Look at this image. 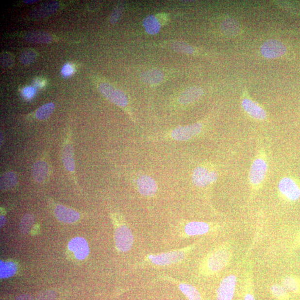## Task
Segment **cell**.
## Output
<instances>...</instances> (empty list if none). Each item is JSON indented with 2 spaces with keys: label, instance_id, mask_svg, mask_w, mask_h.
I'll return each instance as SVG.
<instances>
[{
  "label": "cell",
  "instance_id": "7402d4cb",
  "mask_svg": "<svg viewBox=\"0 0 300 300\" xmlns=\"http://www.w3.org/2000/svg\"><path fill=\"white\" fill-rule=\"evenodd\" d=\"M62 158L64 166L67 170L70 172L74 171L75 170L74 151L71 145L67 144L64 146Z\"/></svg>",
  "mask_w": 300,
  "mask_h": 300
},
{
  "label": "cell",
  "instance_id": "836d02e7",
  "mask_svg": "<svg viewBox=\"0 0 300 300\" xmlns=\"http://www.w3.org/2000/svg\"><path fill=\"white\" fill-rule=\"evenodd\" d=\"M1 65L5 68H10L13 66L14 59L12 55L8 52H3L1 55Z\"/></svg>",
  "mask_w": 300,
  "mask_h": 300
},
{
  "label": "cell",
  "instance_id": "b9f144b4",
  "mask_svg": "<svg viewBox=\"0 0 300 300\" xmlns=\"http://www.w3.org/2000/svg\"><path fill=\"white\" fill-rule=\"evenodd\" d=\"M38 1H39L38 0H25L24 2L26 3H33Z\"/></svg>",
  "mask_w": 300,
  "mask_h": 300
},
{
  "label": "cell",
  "instance_id": "f546056e",
  "mask_svg": "<svg viewBox=\"0 0 300 300\" xmlns=\"http://www.w3.org/2000/svg\"><path fill=\"white\" fill-rule=\"evenodd\" d=\"M271 294L273 297L279 300H284L288 298V292L283 284L275 283L270 288Z\"/></svg>",
  "mask_w": 300,
  "mask_h": 300
},
{
  "label": "cell",
  "instance_id": "d590c367",
  "mask_svg": "<svg viewBox=\"0 0 300 300\" xmlns=\"http://www.w3.org/2000/svg\"><path fill=\"white\" fill-rule=\"evenodd\" d=\"M122 13V7H118L117 8L115 9L113 11V13L111 15V17L110 18V22L111 24H115V23H117L118 20V19L120 18L121 15Z\"/></svg>",
  "mask_w": 300,
  "mask_h": 300
},
{
  "label": "cell",
  "instance_id": "ab89813d",
  "mask_svg": "<svg viewBox=\"0 0 300 300\" xmlns=\"http://www.w3.org/2000/svg\"><path fill=\"white\" fill-rule=\"evenodd\" d=\"M294 245L295 247H299V246H300V232L299 233L298 235L296 238L294 242Z\"/></svg>",
  "mask_w": 300,
  "mask_h": 300
},
{
  "label": "cell",
  "instance_id": "8992f818",
  "mask_svg": "<svg viewBox=\"0 0 300 300\" xmlns=\"http://www.w3.org/2000/svg\"><path fill=\"white\" fill-rule=\"evenodd\" d=\"M220 226L202 221H192L184 226V232L188 237L204 235L217 230Z\"/></svg>",
  "mask_w": 300,
  "mask_h": 300
},
{
  "label": "cell",
  "instance_id": "83f0119b",
  "mask_svg": "<svg viewBox=\"0 0 300 300\" xmlns=\"http://www.w3.org/2000/svg\"><path fill=\"white\" fill-rule=\"evenodd\" d=\"M55 105L53 103H48L42 106L36 113V117L39 120H45L49 118L55 110Z\"/></svg>",
  "mask_w": 300,
  "mask_h": 300
},
{
  "label": "cell",
  "instance_id": "6da1fadb",
  "mask_svg": "<svg viewBox=\"0 0 300 300\" xmlns=\"http://www.w3.org/2000/svg\"><path fill=\"white\" fill-rule=\"evenodd\" d=\"M233 256V248L229 242L218 245L207 253L200 263V275L213 276L221 272L230 265Z\"/></svg>",
  "mask_w": 300,
  "mask_h": 300
},
{
  "label": "cell",
  "instance_id": "8d00e7d4",
  "mask_svg": "<svg viewBox=\"0 0 300 300\" xmlns=\"http://www.w3.org/2000/svg\"><path fill=\"white\" fill-rule=\"evenodd\" d=\"M73 72H74V68L70 64L65 65L62 69V71H61V72L65 76L71 75Z\"/></svg>",
  "mask_w": 300,
  "mask_h": 300
},
{
  "label": "cell",
  "instance_id": "cb8c5ba5",
  "mask_svg": "<svg viewBox=\"0 0 300 300\" xmlns=\"http://www.w3.org/2000/svg\"><path fill=\"white\" fill-rule=\"evenodd\" d=\"M17 183V177L14 172H9L1 176L0 180V188L1 190L6 191L11 190Z\"/></svg>",
  "mask_w": 300,
  "mask_h": 300
},
{
  "label": "cell",
  "instance_id": "5b68a950",
  "mask_svg": "<svg viewBox=\"0 0 300 300\" xmlns=\"http://www.w3.org/2000/svg\"><path fill=\"white\" fill-rule=\"evenodd\" d=\"M99 89L101 93L111 102L119 106L124 107L128 104V100L124 92L117 89L110 84L102 83Z\"/></svg>",
  "mask_w": 300,
  "mask_h": 300
},
{
  "label": "cell",
  "instance_id": "ac0fdd59",
  "mask_svg": "<svg viewBox=\"0 0 300 300\" xmlns=\"http://www.w3.org/2000/svg\"><path fill=\"white\" fill-rule=\"evenodd\" d=\"M24 38L26 41L37 44H48L53 39L51 34L40 31L29 32L25 34Z\"/></svg>",
  "mask_w": 300,
  "mask_h": 300
},
{
  "label": "cell",
  "instance_id": "7c38bea8",
  "mask_svg": "<svg viewBox=\"0 0 300 300\" xmlns=\"http://www.w3.org/2000/svg\"><path fill=\"white\" fill-rule=\"evenodd\" d=\"M68 249L74 252L76 258L80 260L85 259L89 253L87 242L81 237L74 238L69 242Z\"/></svg>",
  "mask_w": 300,
  "mask_h": 300
},
{
  "label": "cell",
  "instance_id": "ba28073f",
  "mask_svg": "<svg viewBox=\"0 0 300 300\" xmlns=\"http://www.w3.org/2000/svg\"><path fill=\"white\" fill-rule=\"evenodd\" d=\"M279 189L284 199L290 201H297L300 198V188L295 181L284 178L280 181Z\"/></svg>",
  "mask_w": 300,
  "mask_h": 300
},
{
  "label": "cell",
  "instance_id": "74e56055",
  "mask_svg": "<svg viewBox=\"0 0 300 300\" xmlns=\"http://www.w3.org/2000/svg\"><path fill=\"white\" fill-rule=\"evenodd\" d=\"M34 93H35V91H34V88L32 87H26L24 91H23V95H24L25 98L27 99L33 98Z\"/></svg>",
  "mask_w": 300,
  "mask_h": 300
},
{
  "label": "cell",
  "instance_id": "2e32d148",
  "mask_svg": "<svg viewBox=\"0 0 300 300\" xmlns=\"http://www.w3.org/2000/svg\"><path fill=\"white\" fill-rule=\"evenodd\" d=\"M242 106L246 113L257 120H263L267 117L265 110L251 100L244 99L242 102Z\"/></svg>",
  "mask_w": 300,
  "mask_h": 300
},
{
  "label": "cell",
  "instance_id": "277c9868",
  "mask_svg": "<svg viewBox=\"0 0 300 300\" xmlns=\"http://www.w3.org/2000/svg\"><path fill=\"white\" fill-rule=\"evenodd\" d=\"M237 283L235 273H230L223 278L217 291V300H233Z\"/></svg>",
  "mask_w": 300,
  "mask_h": 300
},
{
  "label": "cell",
  "instance_id": "e0dca14e",
  "mask_svg": "<svg viewBox=\"0 0 300 300\" xmlns=\"http://www.w3.org/2000/svg\"><path fill=\"white\" fill-rule=\"evenodd\" d=\"M203 94V91L201 88L199 87L188 88L180 95L179 101L182 104H188L199 99Z\"/></svg>",
  "mask_w": 300,
  "mask_h": 300
},
{
  "label": "cell",
  "instance_id": "f1b7e54d",
  "mask_svg": "<svg viewBox=\"0 0 300 300\" xmlns=\"http://www.w3.org/2000/svg\"><path fill=\"white\" fill-rule=\"evenodd\" d=\"M17 270L16 265L12 262H1L0 275L1 278H8L15 275Z\"/></svg>",
  "mask_w": 300,
  "mask_h": 300
},
{
  "label": "cell",
  "instance_id": "52a82bcc",
  "mask_svg": "<svg viewBox=\"0 0 300 300\" xmlns=\"http://www.w3.org/2000/svg\"><path fill=\"white\" fill-rule=\"evenodd\" d=\"M216 171L205 167H200L195 169L192 174V181L196 186L205 187L216 182L217 179Z\"/></svg>",
  "mask_w": 300,
  "mask_h": 300
},
{
  "label": "cell",
  "instance_id": "4fadbf2b",
  "mask_svg": "<svg viewBox=\"0 0 300 300\" xmlns=\"http://www.w3.org/2000/svg\"><path fill=\"white\" fill-rule=\"evenodd\" d=\"M137 186L140 193L146 197H152L155 195L157 190L155 181L151 177L142 176L137 180Z\"/></svg>",
  "mask_w": 300,
  "mask_h": 300
},
{
  "label": "cell",
  "instance_id": "9a60e30c",
  "mask_svg": "<svg viewBox=\"0 0 300 300\" xmlns=\"http://www.w3.org/2000/svg\"><path fill=\"white\" fill-rule=\"evenodd\" d=\"M55 215L60 221L67 224L78 221L80 217L79 213L76 211L63 205H58L55 207Z\"/></svg>",
  "mask_w": 300,
  "mask_h": 300
},
{
  "label": "cell",
  "instance_id": "ffe728a7",
  "mask_svg": "<svg viewBox=\"0 0 300 300\" xmlns=\"http://www.w3.org/2000/svg\"><path fill=\"white\" fill-rule=\"evenodd\" d=\"M221 29L222 32L225 35L233 36L239 33L240 26L236 20L229 18L223 21L221 25Z\"/></svg>",
  "mask_w": 300,
  "mask_h": 300
},
{
  "label": "cell",
  "instance_id": "7a4b0ae2",
  "mask_svg": "<svg viewBox=\"0 0 300 300\" xmlns=\"http://www.w3.org/2000/svg\"><path fill=\"white\" fill-rule=\"evenodd\" d=\"M196 244H193L182 249L172 250V251L151 256H150L151 257L150 263L159 267L168 266V265L178 264L186 258L190 252L195 248Z\"/></svg>",
  "mask_w": 300,
  "mask_h": 300
},
{
  "label": "cell",
  "instance_id": "603a6c76",
  "mask_svg": "<svg viewBox=\"0 0 300 300\" xmlns=\"http://www.w3.org/2000/svg\"><path fill=\"white\" fill-rule=\"evenodd\" d=\"M245 288L244 300H255L252 291L253 275L251 267L248 268L245 274Z\"/></svg>",
  "mask_w": 300,
  "mask_h": 300
},
{
  "label": "cell",
  "instance_id": "f35d334b",
  "mask_svg": "<svg viewBox=\"0 0 300 300\" xmlns=\"http://www.w3.org/2000/svg\"><path fill=\"white\" fill-rule=\"evenodd\" d=\"M16 300H34L32 296L28 294H24L18 296Z\"/></svg>",
  "mask_w": 300,
  "mask_h": 300
},
{
  "label": "cell",
  "instance_id": "d6986e66",
  "mask_svg": "<svg viewBox=\"0 0 300 300\" xmlns=\"http://www.w3.org/2000/svg\"><path fill=\"white\" fill-rule=\"evenodd\" d=\"M49 168L44 161H39L34 163L32 168V175L34 180L38 183L43 182L47 178Z\"/></svg>",
  "mask_w": 300,
  "mask_h": 300
},
{
  "label": "cell",
  "instance_id": "3957f363",
  "mask_svg": "<svg viewBox=\"0 0 300 300\" xmlns=\"http://www.w3.org/2000/svg\"><path fill=\"white\" fill-rule=\"evenodd\" d=\"M115 245L119 251L126 252L133 248L134 237L129 227L125 224H120L115 231Z\"/></svg>",
  "mask_w": 300,
  "mask_h": 300
},
{
  "label": "cell",
  "instance_id": "d4e9b609",
  "mask_svg": "<svg viewBox=\"0 0 300 300\" xmlns=\"http://www.w3.org/2000/svg\"><path fill=\"white\" fill-rule=\"evenodd\" d=\"M180 290L186 296L188 300H201V296L199 291L190 284L180 283Z\"/></svg>",
  "mask_w": 300,
  "mask_h": 300
},
{
  "label": "cell",
  "instance_id": "44dd1931",
  "mask_svg": "<svg viewBox=\"0 0 300 300\" xmlns=\"http://www.w3.org/2000/svg\"><path fill=\"white\" fill-rule=\"evenodd\" d=\"M141 78L142 82L150 84H155L162 82L164 78L163 72L158 70H152L142 73Z\"/></svg>",
  "mask_w": 300,
  "mask_h": 300
},
{
  "label": "cell",
  "instance_id": "5bb4252c",
  "mask_svg": "<svg viewBox=\"0 0 300 300\" xmlns=\"http://www.w3.org/2000/svg\"><path fill=\"white\" fill-rule=\"evenodd\" d=\"M59 7L60 3L58 1L46 2L34 9L31 13V16L34 18H44L55 13Z\"/></svg>",
  "mask_w": 300,
  "mask_h": 300
},
{
  "label": "cell",
  "instance_id": "1f68e13d",
  "mask_svg": "<svg viewBox=\"0 0 300 300\" xmlns=\"http://www.w3.org/2000/svg\"><path fill=\"white\" fill-rule=\"evenodd\" d=\"M37 58V53L32 49H26L22 51L20 56L21 63L24 65H30Z\"/></svg>",
  "mask_w": 300,
  "mask_h": 300
},
{
  "label": "cell",
  "instance_id": "d6a6232c",
  "mask_svg": "<svg viewBox=\"0 0 300 300\" xmlns=\"http://www.w3.org/2000/svg\"><path fill=\"white\" fill-rule=\"evenodd\" d=\"M171 48L176 52L185 53V54H192L194 51V49L191 46L182 41L173 42Z\"/></svg>",
  "mask_w": 300,
  "mask_h": 300
},
{
  "label": "cell",
  "instance_id": "4dcf8cb0",
  "mask_svg": "<svg viewBox=\"0 0 300 300\" xmlns=\"http://www.w3.org/2000/svg\"><path fill=\"white\" fill-rule=\"evenodd\" d=\"M34 217L33 214H28L25 215L20 222V229L22 233H28L33 225Z\"/></svg>",
  "mask_w": 300,
  "mask_h": 300
},
{
  "label": "cell",
  "instance_id": "7bdbcfd3",
  "mask_svg": "<svg viewBox=\"0 0 300 300\" xmlns=\"http://www.w3.org/2000/svg\"><path fill=\"white\" fill-rule=\"evenodd\" d=\"M1 137V145L2 144V142L3 141V136H2V133H1V137Z\"/></svg>",
  "mask_w": 300,
  "mask_h": 300
},
{
  "label": "cell",
  "instance_id": "30bf717a",
  "mask_svg": "<svg viewBox=\"0 0 300 300\" xmlns=\"http://www.w3.org/2000/svg\"><path fill=\"white\" fill-rule=\"evenodd\" d=\"M286 48L282 42L271 39L265 42L261 47V53L267 59H275L284 54Z\"/></svg>",
  "mask_w": 300,
  "mask_h": 300
},
{
  "label": "cell",
  "instance_id": "60d3db41",
  "mask_svg": "<svg viewBox=\"0 0 300 300\" xmlns=\"http://www.w3.org/2000/svg\"><path fill=\"white\" fill-rule=\"evenodd\" d=\"M5 223L6 218L2 216L1 215V217H0V226H1V228L5 225Z\"/></svg>",
  "mask_w": 300,
  "mask_h": 300
},
{
  "label": "cell",
  "instance_id": "484cf974",
  "mask_svg": "<svg viewBox=\"0 0 300 300\" xmlns=\"http://www.w3.org/2000/svg\"><path fill=\"white\" fill-rule=\"evenodd\" d=\"M143 24L146 32L150 34H155L159 32L161 28L160 22L158 19L153 15L146 17Z\"/></svg>",
  "mask_w": 300,
  "mask_h": 300
},
{
  "label": "cell",
  "instance_id": "9c48e42d",
  "mask_svg": "<svg viewBox=\"0 0 300 300\" xmlns=\"http://www.w3.org/2000/svg\"><path fill=\"white\" fill-rule=\"evenodd\" d=\"M267 170V163L264 159L258 158L253 161L249 173L250 183L253 186H259L263 183Z\"/></svg>",
  "mask_w": 300,
  "mask_h": 300
},
{
  "label": "cell",
  "instance_id": "4316f807",
  "mask_svg": "<svg viewBox=\"0 0 300 300\" xmlns=\"http://www.w3.org/2000/svg\"><path fill=\"white\" fill-rule=\"evenodd\" d=\"M282 284L287 291L298 293L300 291V280L295 276H287L282 280Z\"/></svg>",
  "mask_w": 300,
  "mask_h": 300
},
{
  "label": "cell",
  "instance_id": "e575fe53",
  "mask_svg": "<svg viewBox=\"0 0 300 300\" xmlns=\"http://www.w3.org/2000/svg\"><path fill=\"white\" fill-rule=\"evenodd\" d=\"M56 294L52 290H46L41 292L37 296V300H55Z\"/></svg>",
  "mask_w": 300,
  "mask_h": 300
},
{
  "label": "cell",
  "instance_id": "8fae6325",
  "mask_svg": "<svg viewBox=\"0 0 300 300\" xmlns=\"http://www.w3.org/2000/svg\"><path fill=\"white\" fill-rule=\"evenodd\" d=\"M202 127L201 124L181 127L173 131L171 136L177 141H187L198 135L201 132Z\"/></svg>",
  "mask_w": 300,
  "mask_h": 300
}]
</instances>
